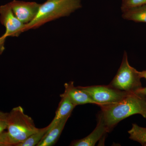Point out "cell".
<instances>
[{
  "label": "cell",
  "instance_id": "ffe728a7",
  "mask_svg": "<svg viewBox=\"0 0 146 146\" xmlns=\"http://www.w3.org/2000/svg\"><path fill=\"white\" fill-rule=\"evenodd\" d=\"M140 76L142 78H145L146 79V70L142 71V72H139Z\"/></svg>",
  "mask_w": 146,
  "mask_h": 146
},
{
  "label": "cell",
  "instance_id": "7c38bea8",
  "mask_svg": "<svg viewBox=\"0 0 146 146\" xmlns=\"http://www.w3.org/2000/svg\"><path fill=\"white\" fill-rule=\"evenodd\" d=\"M122 17L128 21L146 23V4L123 11Z\"/></svg>",
  "mask_w": 146,
  "mask_h": 146
},
{
  "label": "cell",
  "instance_id": "44dd1931",
  "mask_svg": "<svg viewBox=\"0 0 146 146\" xmlns=\"http://www.w3.org/2000/svg\"><path fill=\"white\" fill-rule=\"evenodd\" d=\"M48 1H54V0H48Z\"/></svg>",
  "mask_w": 146,
  "mask_h": 146
},
{
  "label": "cell",
  "instance_id": "9a60e30c",
  "mask_svg": "<svg viewBox=\"0 0 146 146\" xmlns=\"http://www.w3.org/2000/svg\"><path fill=\"white\" fill-rule=\"evenodd\" d=\"M146 4V0H123L121 9L122 11H125Z\"/></svg>",
  "mask_w": 146,
  "mask_h": 146
},
{
  "label": "cell",
  "instance_id": "5bb4252c",
  "mask_svg": "<svg viewBox=\"0 0 146 146\" xmlns=\"http://www.w3.org/2000/svg\"><path fill=\"white\" fill-rule=\"evenodd\" d=\"M128 133L130 139L138 142L143 146H146V127H141L136 124H133Z\"/></svg>",
  "mask_w": 146,
  "mask_h": 146
},
{
  "label": "cell",
  "instance_id": "6da1fadb",
  "mask_svg": "<svg viewBox=\"0 0 146 146\" xmlns=\"http://www.w3.org/2000/svg\"><path fill=\"white\" fill-rule=\"evenodd\" d=\"M100 107V115L109 132L119 122L129 116L140 114L146 119V100L139 91L131 93L115 103Z\"/></svg>",
  "mask_w": 146,
  "mask_h": 146
},
{
  "label": "cell",
  "instance_id": "e0dca14e",
  "mask_svg": "<svg viewBox=\"0 0 146 146\" xmlns=\"http://www.w3.org/2000/svg\"><path fill=\"white\" fill-rule=\"evenodd\" d=\"M8 112L0 110V133L5 131L7 128Z\"/></svg>",
  "mask_w": 146,
  "mask_h": 146
},
{
  "label": "cell",
  "instance_id": "ba28073f",
  "mask_svg": "<svg viewBox=\"0 0 146 146\" xmlns=\"http://www.w3.org/2000/svg\"><path fill=\"white\" fill-rule=\"evenodd\" d=\"M108 132L109 131L99 115L98 118V123L94 130L85 138L73 141L70 146H95L97 142Z\"/></svg>",
  "mask_w": 146,
  "mask_h": 146
},
{
  "label": "cell",
  "instance_id": "5b68a950",
  "mask_svg": "<svg viewBox=\"0 0 146 146\" xmlns=\"http://www.w3.org/2000/svg\"><path fill=\"white\" fill-rule=\"evenodd\" d=\"M78 87L89 94L96 104L100 106L115 103L131 94L119 91L109 85Z\"/></svg>",
  "mask_w": 146,
  "mask_h": 146
},
{
  "label": "cell",
  "instance_id": "ac0fdd59",
  "mask_svg": "<svg viewBox=\"0 0 146 146\" xmlns=\"http://www.w3.org/2000/svg\"><path fill=\"white\" fill-rule=\"evenodd\" d=\"M7 37L3 35L0 36V55L2 54L4 51L5 50V42Z\"/></svg>",
  "mask_w": 146,
  "mask_h": 146
},
{
  "label": "cell",
  "instance_id": "8992f818",
  "mask_svg": "<svg viewBox=\"0 0 146 146\" xmlns=\"http://www.w3.org/2000/svg\"><path fill=\"white\" fill-rule=\"evenodd\" d=\"M0 22L5 27V33L3 35L7 38L18 37L25 31L26 24L22 23L14 15L9 3L0 6Z\"/></svg>",
  "mask_w": 146,
  "mask_h": 146
},
{
  "label": "cell",
  "instance_id": "9c48e42d",
  "mask_svg": "<svg viewBox=\"0 0 146 146\" xmlns=\"http://www.w3.org/2000/svg\"><path fill=\"white\" fill-rule=\"evenodd\" d=\"M65 91L64 93L68 96L73 103L76 106L96 102L91 99L89 94L78 86H75L73 81L64 84Z\"/></svg>",
  "mask_w": 146,
  "mask_h": 146
},
{
  "label": "cell",
  "instance_id": "3957f363",
  "mask_svg": "<svg viewBox=\"0 0 146 146\" xmlns=\"http://www.w3.org/2000/svg\"><path fill=\"white\" fill-rule=\"evenodd\" d=\"M39 129L32 118L25 113L22 106L13 108L8 112L7 129L14 146L25 140Z\"/></svg>",
  "mask_w": 146,
  "mask_h": 146
},
{
  "label": "cell",
  "instance_id": "4fadbf2b",
  "mask_svg": "<svg viewBox=\"0 0 146 146\" xmlns=\"http://www.w3.org/2000/svg\"><path fill=\"white\" fill-rule=\"evenodd\" d=\"M48 125L46 127L39 128L38 130L29 136L22 143L17 144L16 146H37L44 136L49 128Z\"/></svg>",
  "mask_w": 146,
  "mask_h": 146
},
{
  "label": "cell",
  "instance_id": "30bf717a",
  "mask_svg": "<svg viewBox=\"0 0 146 146\" xmlns=\"http://www.w3.org/2000/svg\"><path fill=\"white\" fill-rule=\"evenodd\" d=\"M60 97L61 100L56 112L54 118L49 125V127L48 131L61 120L65 118L70 117L73 110L76 106L65 93L61 94Z\"/></svg>",
  "mask_w": 146,
  "mask_h": 146
},
{
  "label": "cell",
  "instance_id": "8fae6325",
  "mask_svg": "<svg viewBox=\"0 0 146 146\" xmlns=\"http://www.w3.org/2000/svg\"><path fill=\"white\" fill-rule=\"evenodd\" d=\"M69 117L65 118L48 131L36 146H52L57 142Z\"/></svg>",
  "mask_w": 146,
  "mask_h": 146
},
{
  "label": "cell",
  "instance_id": "277c9868",
  "mask_svg": "<svg viewBox=\"0 0 146 146\" xmlns=\"http://www.w3.org/2000/svg\"><path fill=\"white\" fill-rule=\"evenodd\" d=\"M141 78L139 71L129 65L127 53L125 52L121 66L109 85L126 93H137L143 88Z\"/></svg>",
  "mask_w": 146,
  "mask_h": 146
},
{
  "label": "cell",
  "instance_id": "52a82bcc",
  "mask_svg": "<svg viewBox=\"0 0 146 146\" xmlns=\"http://www.w3.org/2000/svg\"><path fill=\"white\" fill-rule=\"evenodd\" d=\"M16 17L24 24H27L36 17L41 4L35 2L13 0L9 3Z\"/></svg>",
  "mask_w": 146,
  "mask_h": 146
},
{
  "label": "cell",
  "instance_id": "d6986e66",
  "mask_svg": "<svg viewBox=\"0 0 146 146\" xmlns=\"http://www.w3.org/2000/svg\"><path fill=\"white\" fill-rule=\"evenodd\" d=\"M138 91H139V92H140V93L143 95L146 101V87H145V88H143V87L142 89H140Z\"/></svg>",
  "mask_w": 146,
  "mask_h": 146
},
{
  "label": "cell",
  "instance_id": "2e32d148",
  "mask_svg": "<svg viewBox=\"0 0 146 146\" xmlns=\"http://www.w3.org/2000/svg\"><path fill=\"white\" fill-rule=\"evenodd\" d=\"M14 143L7 131H4L0 133V146H12Z\"/></svg>",
  "mask_w": 146,
  "mask_h": 146
},
{
  "label": "cell",
  "instance_id": "7a4b0ae2",
  "mask_svg": "<svg viewBox=\"0 0 146 146\" xmlns=\"http://www.w3.org/2000/svg\"><path fill=\"white\" fill-rule=\"evenodd\" d=\"M81 7V0H47L41 4L33 21L26 24L25 31L38 28L50 21L69 16Z\"/></svg>",
  "mask_w": 146,
  "mask_h": 146
}]
</instances>
